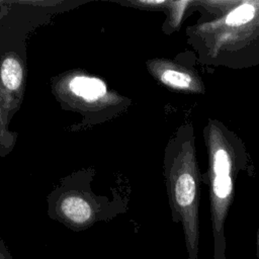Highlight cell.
<instances>
[{"label": "cell", "instance_id": "cell-1", "mask_svg": "<svg viewBox=\"0 0 259 259\" xmlns=\"http://www.w3.org/2000/svg\"><path fill=\"white\" fill-rule=\"evenodd\" d=\"M193 5L200 16L186 28V36L201 64L234 70L259 65V0Z\"/></svg>", "mask_w": 259, "mask_h": 259}, {"label": "cell", "instance_id": "cell-2", "mask_svg": "<svg viewBox=\"0 0 259 259\" xmlns=\"http://www.w3.org/2000/svg\"><path fill=\"white\" fill-rule=\"evenodd\" d=\"M202 135L207 169L201 178L208 187L213 259H227V218L235 198L236 180L250 162L249 155L243 141L221 120L208 118Z\"/></svg>", "mask_w": 259, "mask_h": 259}, {"label": "cell", "instance_id": "cell-3", "mask_svg": "<svg viewBox=\"0 0 259 259\" xmlns=\"http://www.w3.org/2000/svg\"><path fill=\"white\" fill-rule=\"evenodd\" d=\"M167 166L172 219L182 226L187 259H198L199 202L202 181L191 123L181 126L171 143Z\"/></svg>", "mask_w": 259, "mask_h": 259}, {"label": "cell", "instance_id": "cell-4", "mask_svg": "<svg viewBox=\"0 0 259 259\" xmlns=\"http://www.w3.org/2000/svg\"><path fill=\"white\" fill-rule=\"evenodd\" d=\"M154 76L168 88L185 94H204L205 85L192 67L170 60H154L149 63Z\"/></svg>", "mask_w": 259, "mask_h": 259}, {"label": "cell", "instance_id": "cell-5", "mask_svg": "<svg viewBox=\"0 0 259 259\" xmlns=\"http://www.w3.org/2000/svg\"><path fill=\"white\" fill-rule=\"evenodd\" d=\"M55 213L70 229L81 231L98 220L99 211L81 195L70 194L58 201Z\"/></svg>", "mask_w": 259, "mask_h": 259}, {"label": "cell", "instance_id": "cell-6", "mask_svg": "<svg viewBox=\"0 0 259 259\" xmlns=\"http://www.w3.org/2000/svg\"><path fill=\"white\" fill-rule=\"evenodd\" d=\"M69 88L74 95L86 101H95L106 93V86L102 80L88 76L74 77L69 83Z\"/></svg>", "mask_w": 259, "mask_h": 259}, {"label": "cell", "instance_id": "cell-7", "mask_svg": "<svg viewBox=\"0 0 259 259\" xmlns=\"http://www.w3.org/2000/svg\"><path fill=\"white\" fill-rule=\"evenodd\" d=\"M191 3L192 1H168V6L171 11L170 25L173 28H177L180 25L185 11Z\"/></svg>", "mask_w": 259, "mask_h": 259}, {"label": "cell", "instance_id": "cell-8", "mask_svg": "<svg viewBox=\"0 0 259 259\" xmlns=\"http://www.w3.org/2000/svg\"><path fill=\"white\" fill-rule=\"evenodd\" d=\"M0 259H13L10 251L8 250L3 240H0Z\"/></svg>", "mask_w": 259, "mask_h": 259}, {"label": "cell", "instance_id": "cell-9", "mask_svg": "<svg viewBox=\"0 0 259 259\" xmlns=\"http://www.w3.org/2000/svg\"><path fill=\"white\" fill-rule=\"evenodd\" d=\"M256 257L259 259V227H258V232H257V242H256Z\"/></svg>", "mask_w": 259, "mask_h": 259}]
</instances>
